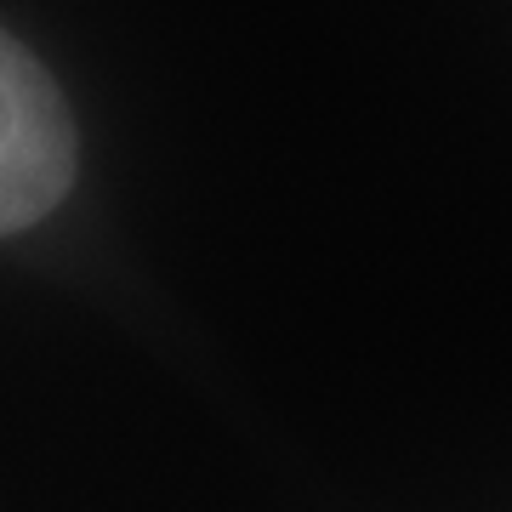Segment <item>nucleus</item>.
Returning <instances> with one entry per match:
<instances>
[{
  "label": "nucleus",
  "instance_id": "f257e3e1",
  "mask_svg": "<svg viewBox=\"0 0 512 512\" xmlns=\"http://www.w3.org/2000/svg\"><path fill=\"white\" fill-rule=\"evenodd\" d=\"M74 183V120L52 74L0 29V234L63 205Z\"/></svg>",
  "mask_w": 512,
  "mask_h": 512
}]
</instances>
